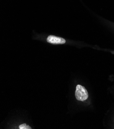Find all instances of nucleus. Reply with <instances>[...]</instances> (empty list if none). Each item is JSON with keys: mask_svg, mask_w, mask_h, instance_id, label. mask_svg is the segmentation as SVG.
I'll use <instances>...</instances> for the list:
<instances>
[{"mask_svg": "<svg viewBox=\"0 0 114 129\" xmlns=\"http://www.w3.org/2000/svg\"><path fill=\"white\" fill-rule=\"evenodd\" d=\"M47 42L54 44H63L66 42L64 39L55 36H49L47 39Z\"/></svg>", "mask_w": 114, "mask_h": 129, "instance_id": "f03ea898", "label": "nucleus"}, {"mask_svg": "<svg viewBox=\"0 0 114 129\" xmlns=\"http://www.w3.org/2000/svg\"><path fill=\"white\" fill-rule=\"evenodd\" d=\"M20 129H31V127L29 125H26L25 123L22 124L19 126Z\"/></svg>", "mask_w": 114, "mask_h": 129, "instance_id": "7ed1b4c3", "label": "nucleus"}, {"mask_svg": "<svg viewBox=\"0 0 114 129\" xmlns=\"http://www.w3.org/2000/svg\"><path fill=\"white\" fill-rule=\"evenodd\" d=\"M75 96L76 99L78 100L83 101L88 98V94L87 90L84 86L81 85H77L76 86Z\"/></svg>", "mask_w": 114, "mask_h": 129, "instance_id": "f257e3e1", "label": "nucleus"}]
</instances>
